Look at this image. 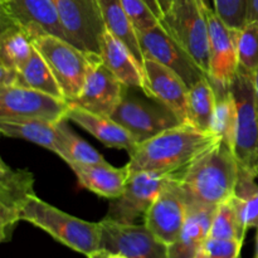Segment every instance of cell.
Here are the masks:
<instances>
[{"instance_id": "obj_1", "label": "cell", "mask_w": 258, "mask_h": 258, "mask_svg": "<svg viewBox=\"0 0 258 258\" xmlns=\"http://www.w3.org/2000/svg\"><path fill=\"white\" fill-rule=\"evenodd\" d=\"M238 175L233 150L219 139L180 171L178 186L188 208L218 207L234 196Z\"/></svg>"}, {"instance_id": "obj_2", "label": "cell", "mask_w": 258, "mask_h": 258, "mask_svg": "<svg viewBox=\"0 0 258 258\" xmlns=\"http://www.w3.org/2000/svg\"><path fill=\"white\" fill-rule=\"evenodd\" d=\"M219 139L204 134L191 125L181 123L138 144L126 164L128 171L171 174L184 170L203 151Z\"/></svg>"}, {"instance_id": "obj_3", "label": "cell", "mask_w": 258, "mask_h": 258, "mask_svg": "<svg viewBox=\"0 0 258 258\" xmlns=\"http://www.w3.org/2000/svg\"><path fill=\"white\" fill-rule=\"evenodd\" d=\"M22 221L38 227L63 246L86 257L101 251L100 222L93 223L71 216L37 196L23 209Z\"/></svg>"}, {"instance_id": "obj_4", "label": "cell", "mask_w": 258, "mask_h": 258, "mask_svg": "<svg viewBox=\"0 0 258 258\" xmlns=\"http://www.w3.org/2000/svg\"><path fill=\"white\" fill-rule=\"evenodd\" d=\"M231 92L236 102L233 153L239 169L258 176V113L254 100L253 73L239 67Z\"/></svg>"}, {"instance_id": "obj_5", "label": "cell", "mask_w": 258, "mask_h": 258, "mask_svg": "<svg viewBox=\"0 0 258 258\" xmlns=\"http://www.w3.org/2000/svg\"><path fill=\"white\" fill-rule=\"evenodd\" d=\"M35 49L47 60L68 103L77 98L88 71L100 55L87 53L55 35H39L32 39Z\"/></svg>"}, {"instance_id": "obj_6", "label": "cell", "mask_w": 258, "mask_h": 258, "mask_svg": "<svg viewBox=\"0 0 258 258\" xmlns=\"http://www.w3.org/2000/svg\"><path fill=\"white\" fill-rule=\"evenodd\" d=\"M207 0H173L163 14L164 29L206 71L209 70V30Z\"/></svg>"}, {"instance_id": "obj_7", "label": "cell", "mask_w": 258, "mask_h": 258, "mask_svg": "<svg viewBox=\"0 0 258 258\" xmlns=\"http://www.w3.org/2000/svg\"><path fill=\"white\" fill-rule=\"evenodd\" d=\"M60 25L71 44L100 55L106 25L98 0H54Z\"/></svg>"}, {"instance_id": "obj_8", "label": "cell", "mask_w": 258, "mask_h": 258, "mask_svg": "<svg viewBox=\"0 0 258 258\" xmlns=\"http://www.w3.org/2000/svg\"><path fill=\"white\" fill-rule=\"evenodd\" d=\"M209 30L208 77L214 91L229 90L239 68V29L231 28L217 15L211 5L206 7Z\"/></svg>"}, {"instance_id": "obj_9", "label": "cell", "mask_w": 258, "mask_h": 258, "mask_svg": "<svg viewBox=\"0 0 258 258\" xmlns=\"http://www.w3.org/2000/svg\"><path fill=\"white\" fill-rule=\"evenodd\" d=\"M176 173H131L122 194L118 198L111 199L105 218L121 224H135L136 219L145 217L151 204Z\"/></svg>"}, {"instance_id": "obj_10", "label": "cell", "mask_w": 258, "mask_h": 258, "mask_svg": "<svg viewBox=\"0 0 258 258\" xmlns=\"http://www.w3.org/2000/svg\"><path fill=\"white\" fill-rule=\"evenodd\" d=\"M70 103L63 98L33 88L13 86L0 88V118L40 120L58 123L66 120Z\"/></svg>"}, {"instance_id": "obj_11", "label": "cell", "mask_w": 258, "mask_h": 258, "mask_svg": "<svg viewBox=\"0 0 258 258\" xmlns=\"http://www.w3.org/2000/svg\"><path fill=\"white\" fill-rule=\"evenodd\" d=\"M111 118L123 126L138 144L181 125L178 117L160 102L151 103L130 95L128 91Z\"/></svg>"}, {"instance_id": "obj_12", "label": "cell", "mask_w": 258, "mask_h": 258, "mask_svg": "<svg viewBox=\"0 0 258 258\" xmlns=\"http://www.w3.org/2000/svg\"><path fill=\"white\" fill-rule=\"evenodd\" d=\"M101 249L128 258H170L166 243L156 238L145 224H121L103 218Z\"/></svg>"}, {"instance_id": "obj_13", "label": "cell", "mask_w": 258, "mask_h": 258, "mask_svg": "<svg viewBox=\"0 0 258 258\" xmlns=\"http://www.w3.org/2000/svg\"><path fill=\"white\" fill-rule=\"evenodd\" d=\"M138 37L144 59H153L170 68L189 88L208 76L161 24L138 33Z\"/></svg>"}, {"instance_id": "obj_14", "label": "cell", "mask_w": 258, "mask_h": 258, "mask_svg": "<svg viewBox=\"0 0 258 258\" xmlns=\"http://www.w3.org/2000/svg\"><path fill=\"white\" fill-rule=\"evenodd\" d=\"M35 196L34 175L27 169H14L0 161V239L9 242L23 209Z\"/></svg>"}, {"instance_id": "obj_15", "label": "cell", "mask_w": 258, "mask_h": 258, "mask_svg": "<svg viewBox=\"0 0 258 258\" xmlns=\"http://www.w3.org/2000/svg\"><path fill=\"white\" fill-rule=\"evenodd\" d=\"M180 171L166 184L144 217V224L149 231L168 246L179 238L188 217V206L178 186Z\"/></svg>"}, {"instance_id": "obj_16", "label": "cell", "mask_w": 258, "mask_h": 258, "mask_svg": "<svg viewBox=\"0 0 258 258\" xmlns=\"http://www.w3.org/2000/svg\"><path fill=\"white\" fill-rule=\"evenodd\" d=\"M128 91L107 67L98 59L92 64L86 77L82 91L70 105L96 115L108 116L113 113Z\"/></svg>"}, {"instance_id": "obj_17", "label": "cell", "mask_w": 258, "mask_h": 258, "mask_svg": "<svg viewBox=\"0 0 258 258\" xmlns=\"http://www.w3.org/2000/svg\"><path fill=\"white\" fill-rule=\"evenodd\" d=\"M145 93L160 102L178 117L181 123L189 125V87L174 71L153 59L144 60Z\"/></svg>"}, {"instance_id": "obj_18", "label": "cell", "mask_w": 258, "mask_h": 258, "mask_svg": "<svg viewBox=\"0 0 258 258\" xmlns=\"http://www.w3.org/2000/svg\"><path fill=\"white\" fill-rule=\"evenodd\" d=\"M0 7L2 14L20 25L30 39L49 34L68 42L54 0H0Z\"/></svg>"}, {"instance_id": "obj_19", "label": "cell", "mask_w": 258, "mask_h": 258, "mask_svg": "<svg viewBox=\"0 0 258 258\" xmlns=\"http://www.w3.org/2000/svg\"><path fill=\"white\" fill-rule=\"evenodd\" d=\"M66 120L72 121L81 128L90 133L107 148L125 150L130 155L138 146V143L127 130L108 116L96 115L77 106L70 105Z\"/></svg>"}, {"instance_id": "obj_20", "label": "cell", "mask_w": 258, "mask_h": 258, "mask_svg": "<svg viewBox=\"0 0 258 258\" xmlns=\"http://www.w3.org/2000/svg\"><path fill=\"white\" fill-rule=\"evenodd\" d=\"M100 58L123 85L145 92L144 67L134 57L131 50L107 30L101 38Z\"/></svg>"}, {"instance_id": "obj_21", "label": "cell", "mask_w": 258, "mask_h": 258, "mask_svg": "<svg viewBox=\"0 0 258 258\" xmlns=\"http://www.w3.org/2000/svg\"><path fill=\"white\" fill-rule=\"evenodd\" d=\"M82 188L106 199H115L122 194L130 171L127 165L115 168L111 164H71Z\"/></svg>"}, {"instance_id": "obj_22", "label": "cell", "mask_w": 258, "mask_h": 258, "mask_svg": "<svg viewBox=\"0 0 258 258\" xmlns=\"http://www.w3.org/2000/svg\"><path fill=\"white\" fill-rule=\"evenodd\" d=\"M216 209L217 207L188 208L185 226L175 243L169 247L170 258H194L201 252L209 236Z\"/></svg>"}, {"instance_id": "obj_23", "label": "cell", "mask_w": 258, "mask_h": 258, "mask_svg": "<svg viewBox=\"0 0 258 258\" xmlns=\"http://www.w3.org/2000/svg\"><path fill=\"white\" fill-rule=\"evenodd\" d=\"M34 52L28 33L20 25L2 14L0 33V66L19 71Z\"/></svg>"}, {"instance_id": "obj_24", "label": "cell", "mask_w": 258, "mask_h": 258, "mask_svg": "<svg viewBox=\"0 0 258 258\" xmlns=\"http://www.w3.org/2000/svg\"><path fill=\"white\" fill-rule=\"evenodd\" d=\"M0 131L7 138L23 139L52 151L55 155L58 153V144H59L58 123L40 120L0 118Z\"/></svg>"}, {"instance_id": "obj_25", "label": "cell", "mask_w": 258, "mask_h": 258, "mask_svg": "<svg viewBox=\"0 0 258 258\" xmlns=\"http://www.w3.org/2000/svg\"><path fill=\"white\" fill-rule=\"evenodd\" d=\"M107 32L122 42L144 67V55L139 43L138 32L126 14L121 0H98Z\"/></svg>"}, {"instance_id": "obj_26", "label": "cell", "mask_w": 258, "mask_h": 258, "mask_svg": "<svg viewBox=\"0 0 258 258\" xmlns=\"http://www.w3.org/2000/svg\"><path fill=\"white\" fill-rule=\"evenodd\" d=\"M216 102V91L208 76L191 86L188 95L189 125L204 134H212L211 126Z\"/></svg>"}, {"instance_id": "obj_27", "label": "cell", "mask_w": 258, "mask_h": 258, "mask_svg": "<svg viewBox=\"0 0 258 258\" xmlns=\"http://www.w3.org/2000/svg\"><path fill=\"white\" fill-rule=\"evenodd\" d=\"M18 86L33 88V90L40 91V92L48 93V95L64 100L62 88L58 85L47 60L43 58V55L35 48L32 57L19 70Z\"/></svg>"}, {"instance_id": "obj_28", "label": "cell", "mask_w": 258, "mask_h": 258, "mask_svg": "<svg viewBox=\"0 0 258 258\" xmlns=\"http://www.w3.org/2000/svg\"><path fill=\"white\" fill-rule=\"evenodd\" d=\"M68 120H62L58 122L59 128V144L58 153L62 160L68 165L71 164H101L106 163L105 158L90 145L87 141L73 133L67 125Z\"/></svg>"}, {"instance_id": "obj_29", "label": "cell", "mask_w": 258, "mask_h": 258, "mask_svg": "<svg viewBox=\"0 0 258 258\" xmlns=\"http://www.w3.org/2000/svg\"><path fill=\"white\" fill-rule=\"evenodd\" d=\"M231 202L244 228H258V184L256 176L239 169L238 181Z\"/></svg>"}, {"instance_id": "obj_30", "label": "cell", "mask_w": 258, "mask_h": 258, "mask_svg": "<svg viewBox=\"0 0 258 258\" xmlns=\"http://www.w3.org/2000/svg\"><path fill=\"white\" fill-rule=\"evenodd\" d=\"M216 110H214L213 121H212L211 133L228 144L233 150L237 111L231 88L216 92Z\"/></svg>"}, {"instance_id": "obj_31", "label": "cell", "mask_w": 258, "mask_h": 258, "mask_svg": "<svg viewBox=\"0 0 258 258\" xmlns=\"http://www.w3.org/2000/svg\"><path fill=\"white\" fill-rule=\"evenodd\" d=\"M246 232L247 229L242 226L231 199L217 207L208 237L221 239H238L243 242Z\"/></svg>"}, {"instance_id": "obj_32", "label": "cell", "mask_w": 258, "mask_h": 258, "mask_svg": "<svg viewBox=\"0 0 258 258\" xmlns=\"http://www.w3.org/2000/svg\"><path fill=\"white\" fill-rule=\"evenodd\" d=\"M121 3L138 33L160 24L164 13L158 0H121Z\"/></svg>"}, {"instance_id": "obj_33", "label": "cell", "mask_w": 258, "mask_h": 258, "mask_svg": "<svg viewBox=\"0 0 258 258\" xmlns=\"http://www.w3.org/2000/svg\"><path fill=\"white\" fill-rule=\"evenodd\" d=\"M239 67L254 73L258 70V22L252 20L239 29L238 34Z\"/></svg>"}, {"instance_id": "obj_34", "label": "cell", "mask_w": 258, "mask_h": 258, "mask_svg": "<svg viewBox=\"0 0 258 258\" xmlns=\"http://www.w3.org/2000/svg\"><path fill=\"white\" fill-rule=\"evenodd\" d=\"M213 10L231 28L242 29L248 22L249 0H212Z\"/></svg>"}, {"instance_id": "obj_35", "label": "cell", "mask_w": 258, "mask_h": 258, "mask_svg": "<svg viewBox=\"0 0 258 258\" xmlns=\"http://www.w3.org/2000/svg\"><path fill=\"white\" fill-rule=\"evenodd\" d=\"M243 242L238 239H221L208 237L202 251L206 258H239Z\"/></svg>"}, {"instance_id": "obj_36", "label": "cell", "mask_w": 258, "mask_h": 258, "mask_svg": "<svg viewBox=\"0 0 258 258\" xmlns=\"http://www.w3.org/2000/svg\"><path fill=\"white\" fill-rule=\"evenodd\" d=\"M18 77H19V71L0 66V88L18 86Z\"/></svg>"}, {"instance_id": "obj_37", "label": "cell", "mask_w": 258, "mask_h": 258, "mask_svg": "<svg viewBox=\"0 0 258 258\" xmlns=\"http://www.w3.org/2000/svg\"><path fill=\"white\" fill-rule=\"evenodd\" d=\"M252 20L258 22V0H249L248 3V22Z\"/></svg>"}, {"instance_id": "obj_38", "label": "cell", "mask_w": 258, "mask_h": 258, "mask_svg": "<svg viewBox=\"0 0 258 258\" xmlns=\"http://www.w3.org/2000/svg\"><path fill=\"white\" fill-rule=\"evenodd\" d=\"M253 85H254V100H256V107L258 113V70L253 73Z\"/></svg>"}, {"instance_id": "obj_39", "label": "cell", "mask_w": 258, "mask_h": 258, "mask_svg": "<svg viewBox=\"0 0 258 258\" xmlns=\"http://www.w3.org/2000/svg\"><path fill=\"white\" fill-rule=\"evenodd\" d=\"M158 2H159V4H160L161 9H163V13H165L166 10H168L169 8H170V5H171V3H173V0H158Z\"/></svg>"}, {"instance_id": "obj_40", "label": "cell", "mask_w": 258, "mask_h": 258, "mask_svg": "<svg viewBox=\"0 0 258 258\" xmlns=\"http://www.w3.org/2000/svg\"><path fill=\"white\" fill-rule=\"evenodd\" d=\"M107 254H108V252L101 249V251L95 252V253H92L91 256H88L87 258H107Z\"/></svg>"}, {"instance_id": "obj_41", "label": "cell", "mask_w": 258, "mask_h": 258, "mask_svg": "<svg viewBox=\"0 0 258 258\" xmlns=\"http://www.w3.org/2000/svg\"><path fill=\"white\" fill-rule=\"evenodd\" d=\"M107 258H128V257L123 256V254L121 253H110V252H108Z\"/></svg>"}, {"instance_id": "obj_42", "label": "cell", "mask_w": 258, "mask_h": 258, "mask_svg": "<svg viewBox=\"0 0 258 258\" xmlns=\"http://www.w3.org/2000/svg\"><path fill=\"white\" fill-rule=\"evenodd\" d=\"M254 258H258V228H257V239H256V256Z\"/></svg>"}, {"instance_id": "obj_43", "label": "cell", "mask_w": 258, "mask_h": 258, "mask_svg": "<svg viewBox=\"0 0 258 258\" xmlns=\"http://www.w3.org/2000/svg\"><path fill=\"white\" fill-rule=\"evenodd\" d=\"M194 258H206V256H204L203 251H202V249H201V252H199V253H198V254H197V256H196V257H194Z\"/></svg>"}, {"instance_id": "obj_44", "label": "cell", "mask_w": 258, "mask_h": 258, "mask_svg": "<svg viewBox=\"0 0 258 258\" xmlns=\"http://www.w3.org/2000/svg\"><path fill=\"white\" fill-rule=\"evenodd\" d=\"M207 2H208V0H207Z\"/></svg>"}]
</instances>
